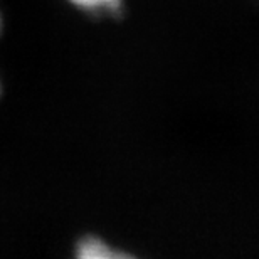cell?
<instances>
[{
    "instance_id": "cell-1",
    "label": "cell",
    "mask_w": 259,
    "mask_h": 259,
    "mask_svg": "<svg viewBox=\"0 0 259 259\" xmlns=\"http://www.w3.org/2000/svg\"><path fill=\"white\" fill-rule=\"evenodd\" d=\"M77 256L81 259H105V257H125V252H118L111 249L110 246L105 244L100 239L95 237H88V239L81 241L77 246Z\"/></svg>"
},
{
    "instance_id": "cell-2",
    "label": "cell",
    "mask_w": 259,
    "mask_h": 259,
    "mask_svg": "<svg viewBox=\"0 0 259 259\" xmlns=\"http://www.w3.org/2000/svg\"><path fill=\"white\" fill-rule=\"evenodd\" d=\"M77 5L82 7H90V9H100V7H108V9H116L120 5V0H71Z\"/></svg>"
},
{
    "instance_id": "cell-3",
    "label": "cell",
    "mask_w": 259,
    "mask_h": 259,
    "mask_svg": "<svg viewBox=\"0 0 259 259\" xmlns=\"http://www.w3.org/2000/svg\"><path fill=\"white\" fill-rule=\"evenodd\" d=\"M0 29H2V20H0Z\"/></svg>"
}]
</instances>
